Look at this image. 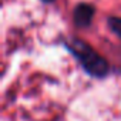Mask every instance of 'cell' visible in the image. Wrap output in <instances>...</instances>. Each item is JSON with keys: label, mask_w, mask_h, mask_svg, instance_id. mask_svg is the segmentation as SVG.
I'll use <instances>...</instances> for the list:
<instances>
[{"label": "cell", "mask_w": 121, "mask_h": 121, "mask_svg": "<svg viewBox=\"0 0 121 121\" xmlns=\"http://www.w3.org/2000/svg\"><path fill=\"white\" fill-rule=\"evenodd\" d=\"M63 43L66 50L74 56V58L78 61V64L81 66L83 71L87 76L97 80H104L110 74L111 67H110V63L107 61V58L103 57L87 41L78 37H70V39H66Z\"/></svg>", "instance_id": "obj_1"}, {"label": "cell", "mask_w": 121, "mask_h": 121, "mask_svg": "<svg viewBox=\"0 0 121 121\" xmlns=\"http://www.w3.org/2000/svg\"><path fill=\"white\" fill-rule=\"evenodd\" d=\"M95 16V6L87 2H80L73 9V22L78 29H87L91 26Z\"/></svg>", "instance_id": "obj_2"}, {"label": "cell", "mask_w": 121, "mask_h": 121, "mask_svg": "<svg viewBox=\"0 0 121 121\" xmlns=\"http://www.w3.org/2000/svg\"><path fill=\"white\" fill-rule=\"evenodd\" d=\"M107 26L111 30V33L115 34L121 40V17L120 16H108L107 17Z\"/></svg>", "instance_id": "obj_3"}, {"label": "cell", "mask_w": 121, "mask_h": 121, "mask_svg": "<svg viewBox=\"0 0 121 121\" xmlns=\"http://www.w3.org/2000/svg\"><path fill=\"white\" fill-rule=\"evenodd\" d=\"M40 2H43V3H46V4H51V3L56 2V0H40Z\"/></svg>", "instance_id": "obj_4"}]
</instances>
